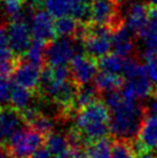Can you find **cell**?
I'll use <instances>...</instances> for the list:
<instances>
[{
	"mask_svg": "<svg viewBox=\"0 0 157 158\" xmlns=\"http://www.w3.org/2000/svg\"><path fill=\"white\" fill-rule=\"evenodd\" d=\"M5 141H6V139H5V136L2 135L1 131H0V147H2V144H4Z\"/></svg>",
	"mask_w": 157,
	"mask_h": 158,
	"instance_id": "ab89813d",
	"label": "cell"
},
{
	"mask_svg": "<svg viewBox=\"0 0 157 158\" xmlns=\"http://www.w3.org/2000/svg\"><path fill=\"white\" fill-rule=\"evenodd\" d=\"M45 139L31 128H22L8 140V148L13 158H30L43 147Z\"/></svg>",
	"mask_w": 157,
	"mask_h": 158,
	"instance_id": "277c9868",
	"label": "cell"
},
{
	"mask_svg": "<svg viewBox=\"0 0 157 158\" xmlns=\"http://www.w3.org/2000/svg\"><path fill=\"white\" fill-rule=\"evenodd\" d=\"M147 28L157 32V7H150L148 26H147Z\"/></svg>",
	"mask_w": 157,
	"mask_h": 158,
	"instance_id": "d6a6232c",
	"label": "cell"
},
{
	"mask_svg": "<svg viewBox=\"0 0 157 158\" xmlns=\"http://www.w3.org/2000/svg\"><path fill=\"white\" fill-rule=\"evenodd\" d=\"M116 0H94L90 5V22L92 26L109 27L114 31L122 27Z\"/></svg>",
	"mask_w": 157,
	"mask_h": 158,
	"instance_id": "8992f818",
	"label": "cell"
},
{
	"mask_svg": "<svg viewBox=\"0 0 157 158\" xmlns=\"http://www.w3.org/2000/svg\"><path fill=\"white\" fill-rule=\"evenodd\" d=\"M0 112H1V109H0Z\"/></svg>",
	"mask_w": 157,
	"mask_h": 158,
	"instance_id": "7bdbcfd3",
	"label": "cell"
},
{
	"mask_svg": "<svg viewBox=\"0 0 157 158\" xmlns=\"http://www.w3.org/2000/svg\"><path fill=\"white\" fill-rule=\"evenodd\" d=\"M112 48H113V53L125 59L129 58V56L134 52L135 45L133 42V32L126 26L120 27L113 32Z\"/></svg>",
	"mask_w": 157,
	"mask_h": 158,
	"instance_id": "4fadbf2b",
	"label": "cell"
},
{
	"mask_svg": "<svg viewBox=\"0 0 157 158\" xmlns=\"http://www.w3.org/2000/svg\"><path fill=\"white\" fill-rule=\"evenodd\" d=\"M43 5L45 10L53 19H61L65 16H70L74 5L70 0H44Z\"/></svg>",
	"mask_w": 157,
	"mask_h": 158,
	"instance_id": "d6986e66",
	"label": "cell"
},
{
	"mask_svg": "<svg viewBox=\"0 0 157 158\" xmlns=\"http://www.w3.org/2000/svg\"><path fill=\"white\" fill-rule=\"evenodd\" d=\"M82 52H84V44L82 40L58 37L50 42V44L46 46L45 62L49 67L67 66V64H70L76 54H82Z\"/></svg>",
	"mask_w": 157,
	"mask_h": 158,
	"instance_id": "3957f363",
	"label": "cell"
},
{
	"mask_svg": "<svg viewBox=\"0 0 157 158\" xmlns=\"http://www.w3.org/2000/svg\"><path fill=\"white\" fill-rule=\"evenodd\" d=\"M23 123L20 112L13 107H6L0 112V131L6 140H9L15 133L21 131Z\"/></svg>",
	"mask_w": 157,
	"mask_h": 158,
	"instance_id": "5bb4252c",
	"label": "cell"
},
{
	"mask_svg": "<svg viewBox=\"0 0 157 158\" xmlns=\"http://www.w3.org/2000/svg\"><path fill=\"white\" fill-rule=\"evenodd\" d=\"M112 143L105 137L87 144L84 158H112Z\"/></svg>",
	"mask_w": 157,
	"mask_h": 158,
	"instance_id": "ac0fdd59",
	"label": "cell"
},
{
	"mask_svg": "<svg viewBox=\"0 0 157 158\" xmlns=\"http://www.w3.org/2000/svg\"><path fill=\"white\" fill-rule=\"evenodd\" d=\"M150 61H154V62H155V64L157 65V57H156V58H154L153 60H150Z\"/></svg>",
	"mask_w": 157,
	"mask_h": 158,
	"instance_id": "60d3db41",
	"label": "cell"
},
{
	"mask_svg": "<svg viewBox=\"0 0 157 158\" xmlns=\"http://www.w3.org/2000/svg\"><path fill=\"white\" fill-rule=\"evenodd\" d=\"M13 85L11 83L8 77L0 76V104H5L11 98Z\"/></svg>",
	"mask_w": 157,
	"mask_h": 158,
	"instance_id": "f546056e",
	"label": "cell"
},
{
	"mask_svg": "<svg viewBox=\"0 0 157 158\" xmlns=\"http://www.w3.org/2000/svg\"><path fill=\"white\" fill-rule=\"evenodd\" d=\"M136 158H157V156H154L151 152L146 151V152H142V154L138 155V157Z\"/></svg>",
	"mask_w": 157,
	"mask_h": 158,
	"instance_id": "74e56055",
	"label": "cell"
},
{
	"mask_svg": "<svg viewBox=\"0 0 157 158\" xmlns=\"http://www.w3.org/2000/svg\"><path fill=\"white\" fill-rule=\"evenodd\" d=\"M121 96L124 101L136 102L138 99L148 98L154 94V87L149 81L148 75L136 79L127 80L121 88Z\"/></svg>",
	"mask_w": 157,
	"mask_h": 158,
	"instance_id": "8fae6325",
	"label": "cell"
},
{
	"mask_svg": "<svg viewBox=\"0 0 157 158\" xmlns=\"http://www.w3.org/2000/svg\"><path fill=\"white\" fill-rule=\"evenodd\" d=\"M16 56L13 53L9 46L8 28L0 26V59H16Z\"/></svg>",
	"mask_w": 157,
	"mask_h": 158,
	"instance_id": "f1b7e54d",
	"label": "cell"
},
{
	"mask_svg": "<svg viewBox=\"0 0 157 158\" xmlns=\"http://www.w3.org/2000/svg\"><path fill=\"white\" fill-rule=\"evenodd\" d=\"M30 158H52V155L48 150V148L44 145L42 148H39Z\"/></svg>",
	"mask_w": 157,
	"mask_h": 158,
	"instance_id": "836d02e7",
	"label": "cell"
},
{
	"mask_svg": "<svg viewBox=\"0 0 157 158\" xmlns=\"http://www.w3.org/2000/svg\"><path fill=\"white\" fill-rule=\"evenodd\" d=\"M95 87L98 90V92H109L117 91L118 89L122 88L124 85V81L119 75L116 74H110L106 72H102L97 74L95 77Z\"/></svg>",
	"mask_w": 157,
	"mask_h": 158,
	"instance_id": "2e32d148",
	"label": "cell"
},
{
	"mask_svg": "<svg viewBox=\"0 0 157 158\" xmlns=\"http://www.w3.org/2000/svg\"><path fill=\"white\" fill-rule=\"evenodd\" d=\"M53 158H83L82 150L80 148H74V147H70V149L66 150L65 152L58 155Z\"/></svg>",
	"mask_w": 157,
	"mask_h": 158,
	"instance_id": "1f68e13d",
	"label": "cell"
},
{
	"mask_svg": "<svg viewBox=\"0 0 157 158\" xmlns=\"http://www.w3.org/2000/svg\"><path fill=\"white\" fill-rule=\"evenodd\" d=\"M150 7L141 1H134L129 5L126 13V27L133 34L139 36L147 28Z\"/></svg>",
	"mask_w": 157,
	"mask_h": 158,
	"instance_id": "7c38bea8",
	"label": "cell"
},
{
	"mask_svg": "<svg viewBox=\"0 0 157 158\" xmlns=\"http://www.w3.org/2000/svg\"><path fill=\"white\" fill-rule=\"evenodd\" d=\"M111 114L103 101H95L78 111L75 117V128L81 135L86 144L94 141L105 139L111 132L110 129Z\"/></svg>",
	"mask_w": 157,
	"mask_h": 158,
	"instance_id": "6da1fadb",
	"label": "cell"
},
{
	"mask_svg": "<svg viewBox=\"0 0 157 158\" xmlns=\"http://www.w3.org/2000/svg\"><path fill=\"white\" fill-rule=\"evenodd\" d=\"M125 58L118 56L116 53H110L104 58L98 60V68H100L102 72H106L110 74H122L125 68Z\"/></svg>",
	"mask_w": 157,
	"mask_h": 158,
	"instance_id": "44dd1931",
	"label": "cell"
},
{
	"mask_svg": "<svg viewBox=\"0 0 157 158\" xmlns=\"http://www.w3.org/2000/svg\"><path fill=\"white\" fill-rule=\"evenodd\" d=\"M148 112H149V115H155V117H157V94L154 95L153 99L149 102Z\"/></svg>",
	"mask_w": 157,
	"mask_h": 158,
	"instance_id": "e575fe53",
	"label": "cell"
},
{
	"mask_svg": "<svg viewBox=\"0 0 157 158\" xmlns=\"http://www.w3.org/2000/svg\"><path fill=\"white\" fill-rule=\"evenodd\" d=\"M0 158H13L9 150L5 147H0Z\"/></svg>",
	"mask_w": 157,
	"mask_h": 158,
	"instance_id": "d590c367",
	"label": "cell"
},
{
	"mask_svg": "<svg viewBox=\"0 0 157 158\" xmlns=\"http://www.w3.org/2000/svg\"><path fill=\"white\" fill-rule=\"evenodd\" d=\"M114 30L109 27H89L87 37L83 40L84 52L92 59H102L110 54L112 48V36Z\"/></svg>",
	"mask_w": 157,
	"mask_h": 158,
	"instance_id": "5b68a950",
	"label": "cell"
},
{
	"mask_svg": "<svg viewBox=\"0 0 157 158\" xmlns=\"http://www.w3.org/2000/svg\"><path fill=\"white\" fill-rule=\"evenodd\" d=\"M134 149L128 141L118 140L112 145V158H134Z\"/></svg>",
	"mask_w": 157,
	"mask_h": 158,
	"instance_id": "83f0119b",
	"label": "cell"
},
{
	"mask_svg": "<svg viewBox=\"0 0 157 158\" xmlns=\"http://www.w3.org/2000/svg\"><path fill=\"white\" fill-rule=\"evenodd\" d=\"M42 70L35 65H31L28 61H20L13 73V81L15 85L26 88L28 90H35L40 85Z\"/></svg>",
	"mask_w": 157,
	"mask_h": 158,
	"instance_id": "30bf717a",
	"label": "cell"
},
{
	"mask_svg": "<svg viewBox=\"0 0 157 158\" xmlns=\"http://www.w3.org/2000/svg\"><path fill=\"white\" fill-rule=\"evenodd\" d=\"M146 68H147L149 81L151 82L154 89L157 91V65L154 61H147Z\"/></svg>",
	"mask_w": 157,
	"mask_h": 158,
	"instance_id": "4dcf8cb0",
	"label": "cell"
},
{
	"mask_svg": "<svg viewBox=\"0 0 157 158\" xmlns=\"http://www.w3.org/2000/svg\"><path fill=\"white\" fill-rule=\"evenodd\" d=\"M45 147L53 157H56L70 149V145L67 136L62 135L60 133H51L45 139Z\"/></svg>",
	"mask_w": 157,
	"mask_h": 158,
	"instance_id": "cb8c5ba5",
	"label": "cell"
},
{
	"mask_svg": "<svg viewBox=\"0 0 157 158\" xmlns=\"http://www.w3.org/2000/svg\"><path fill=\"white\" fill-rule=\"evenodd\" d=\"M9 46L15 56H21L27 52L32 42L30 24L26 21H11L8 26Z\"/></svg>",
	"mask_w": 157,
	"mask_h": 158,
	"instance_id": "ba28073f",
	"label": "cell"
},
{
	"mask_svg": "<svg viewBox=\"0 0 157 158\" xmlns=\"http://www.w3.org/2000/svg\"><path fill=\"white\" fill-rule=\"evenodd\" d=\"M98 64L87 54H76L70 61L72 79L78 87L87 85L97 76Z\"/></svg>",
	"mask_w": 157,
	"mask_h": 158,
	"instance_id": "52a82bcc",
	"label": "cell"
},
{
	"mask_svg": "<svg viewBox=\"0 0 157 158\" xmlns=\"http://www.w3.org/2000/svg\"><path fill=\"white\" fill-rule=\"evenodd\" d=\"M146 1L151 5V7H157V0H146Z\"/></svg>",
	"mask_w": 157,
	"mask_h": 158,
	"instance_id": "f35d334b",
	"label": "cell"
},
{
	"mask_svg": "<svg viewBox=\"0 0 157 158\" xmlns=\"http://www.w3.org/2000/svg\"><path fill=\"white\" fill-rule=\"evenodd\" d=\"M116 1H117L118 4H119V2H122V1H125V0H116Z\"/></svg>",
	"mask_w": 157,
	"mask_h": 158,
	"instance_id": "b9f144b4",
	"label": "cell"
},
{
	"mask_svg": "<svg viewBox=\"0 0 157 158\" xmlns=\"http://www.w3.org/2000/svg\"><path fill=\"white\" fill-rule=\"evenodd\" d=\"M80 23L72 16H65L56 20V34L58 37H67L70 38L72 36L76 35Z\"/></svg>",
	"mask_w": 157,
	"mask_h": 158,
	"instance_id": "484cf974",
	"label": "cell"
},
{
	"mask_svg": "<svg viewBox=\"0 0 157 158\" xmlns=\"http://www.w3.org/2000/svg\"><path fill=\"white\" fill-rule=\"evenodd\" d=\"M30 30L34 40L44 43L52 42L56 37V21L46 10H36L30 21Z\"/></svg>",
	"mask_w": 157,
	"mask_h": 158,
	"instance_id": "9c48e42d",
	"label": "cell"
},
{
	"mask_svg": "<svg viewBox=\"0 0 157 158\" xmlns=\"http://www.w3.org/2000/svg\"><path fill=\"white\" fill-rule=\"evenodd\" d=\"M143 46V56L146 62L157 57V32L146 28L139 35Z\"/></svg>",
	"mask_w": 157,
	"mask_h": 158,
	"instance_id": "ffe728a7",
	"label": "cell"
},
{
	"mask_svg": "<svg viewBox=\"0 0 157 158\" xmlns=\"http://www.w3.org/2000/svg\"><path fill=\"white\" fill-rule=\"evenodd\" d=\"M32 98H34V95L31 90H28L19 85H13L9 102L14 110H16L18 112H22L27 110L28 107H30Z\"/></svg>",
	"mask_w": 157,
	"mask_h": 158,
	"instance_id": "e0dca14e",
	"label": "cell"
},
{
	"mask_svg": "<svg viewBox=\"0 0 157 158\" xmlns=\"http://www.w3.org/2000/svg\"><path fill=\"white\" fill-rule=\"evenodd\" d=\"M138 137L147 151L157 149V117L148 115L144 118Z\"/></svg>",
	"mask_w": 157,
	"mask_h": 158,
	"instance_id": "9a60e30c",
	"label": "cell"
},
{
	"mask_svg": "<svg viewBox=\"0 0 157 158\" xmlns=\"http://www.w3.org/2000/svg\"><path fill=\"white\" fill-rule=\"evenodd\" d=\"M0 8L11 19V21H19V20L26 21L24 20L26 0H1Z\"/></svg>",
	"mask_w": 157,
	"mask_h": 158,
	"instance_id": "603a6c76",
	"label": "cell"
},
{
	"mask_svg": "<svg viewBox=\"0 0 157 158\" xmlns=\"http://www.w3.org/2000/svg\"><path fill=\"white\" fill-rule=\"evenodd\" d=\"M73 5H91L94 0H70Z\"/></svg>",
	"mask_w": 157,
	"mask_h": 158,
	"instance_id": "8d00e7d4",
	"label": "cell"
},
{
	"mask_svg": "<svg viewBox=\"0 0 157 158\" xmlns=\"http://www.w3.org/2000/svg\"><path fill=\"white\" fill-rule=\"evenodd\" d=\"M97 92H98V90L96 89V87L91 85V84H87V85L80 87L76 99H75L74 107L82 110L84 107H87L88 105L92 104L95 101H97Z\"/></svg>",
	"mask_w": 157,
	"mask_h": 158,
	"instance_id": "d4e9b609",
	"label": "cell"
},
{
	"mask_svg": "<svg viewBox=\"0 0 157 158\" xmlns=\"http://www.w3.org/2000/svg\"><path fill=\"white\" fill-rule=\"evenodd\" d=\"M29 127L35 131V132L42 134L43 136H48L51 133H53V128H54V121L53 119H51L50 117L45 115V114L40 113L37 118L29 125Z\"/></svg>",
	"mask_w": 157,
	"mask_h": 158,
	"instance_id": "4316f807",
	"label": "cell"
},
{
	"mask_svg": "<svg viewBox=\"0 0 157 158\" xmlns=\"http://www.w3.org/2000/svg\"><path fill=\"white\" fill-rule=\"evenodd\" d=\"M45 51H46V45L44 42L32 40L29 48L24 53V60L40 68L45 62Z\"/></svg>",
	"mask_w": 157,
	"mask_h": 158,
	"instance_id": "7402d4cb",
	"label": "cell"
},
{
	"mask_svg": "<svg viewBox=\"0 0 157 158\" xmlns=\"http://www.w3.org/2000/svg\"><path fill=\"white\" fill-rule=\"evenodd\" d=\"M147 110L136 102L122 101L114 110L110 111V129L119 140H132L139 136Z\"/></svg>",
	"mask_w": 157,
	"mask_h": 158,
	"instance_id": "7a4b0ae2",
	"label": "cell"
}]
</instances>
